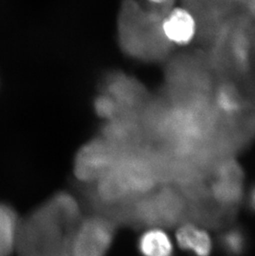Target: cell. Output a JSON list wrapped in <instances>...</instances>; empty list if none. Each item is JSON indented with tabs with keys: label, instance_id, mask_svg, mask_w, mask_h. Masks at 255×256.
<instances>
[{
	"label": "cell",
	"instance_id": "1",
	"mask_svg": "<svg viewBox=\"0 0 255 256\" xmlns=\"http://www.w3.org/2000/svg\"><path fill=\"white\" fill-rule=\"evenodd\" d=\"M48 200L20 219L15 253L18 256H60L73 230Z\"/></svg>",
	"mask_w": 255,
	"mask_h": 256
},
{
	"label": "cell",
	"instance_id": "2",
	"mask_svg": "<svg viewBox=\"0 0 255 256\" xmlns=\"http://www.w3.org/2000/svg\"><path fill=\"white\" fill-rule=\"evenodd\" d=\"M117 224L103 215L82 218L68 243L70 256H106L116 237Z\"/></svg>",
	"mask_w": 255,
	"mask_h": 256
},
{
	"label": "cell",
	"instance_id": "3",
	"mask_svg": "<svg viewBox=\"0 0 255 256\" xmlns=\"http://www.w3.org/2000/svg\"><path fill=\"white\" fill-rule=\"evenodd\" d=\"M118 157L100 146L86 148L77 156L74 174L84 184L97 182L116 164Z\"/></svg>",
	"mask_w": 255,
	"mask_h": 256
},
{
	"label": "cell",
	"instance_id": "4",
	"mask_svg": "<svg viewBox=\"0 0 255 256\" xmlns=\"http://www.w3.org/2000/svg\"><path fill=\"white\" fill-rule=\"evenodd\" d=\"M161 30L166 41L178 46L190 45L198 32L192 12L184 7L174 8L162 21Z\"/></svg>",
	"mask_w": 255,
	"mask_h": 256
},
{
	"label": "cell",
	"instance_id": "5",
	"mask_svg": "<svg viewBox=\"0 0 255 256\" xmlns=\"http://www.w3.org/2000/svg\"><path fill=\"white\" fill-rule=\"evenodd\" d=\"M176 242L180 249L195 256H210L213 242L209 233L194 224H183L176 232Z\"/></svg>",
	"mask_w": 255,
	"mask_h": 256
},
{
	"label": "cell",
	"instance_id": "6",
	"mask_svg": "<svg viewBox=\"0 0 255 256\" xmlns=\"http://www.w3.org/2000/svg\"><path fill=\"white\" fill-rule=\"evenodd\" d=\"M138 250L142 256H174L171 237L161 228H148L138 237Z\"/></svg>",
	"mask_w": 255,
	"mask_h": 256
},
{
	"label": "cell",
	"instance_id": "7",
	"mask_svg": "<svg viewBox=\"0 0 255 256\" xmlns=\"http://www.w3.org/2000/svg\"><path fill=\"white\" fill-rule=\"evenodd\" d=\"M20 219L11 206L0 203V256L15 253Z\"/></svg>",
	"mask_w": 255,
	"mask_h": 256
},
{
	"label": "cell",
	"instance_id": "8",
	"mask_svg": "<svg viewBox=\"0 0 255 256\" xmlns=\"http://www.w3.org/2000/svg\"><path fill=\"white\" fill-rule=\"evenodd\" d=\"M222 246L228 254L240 256L246 249V236L240 230H230L222 237Z\"/></svg>",
	"mask_w": 255,
	"mask_h": 256
},
{
	"label": "cell",
	"instance_id": "9",
	"mask_svg": "<svg viewBox=\"0 0 255 256\" xmlns=\"http://www.w3.org/2000/svg\"><path fill=\"white\" fill-rule=\"evenodd\" d=\"M248 205L255 212V186H254L248 195Z\"/></svg>",
	"mask_w": 255,
	"mask_h": 256
},
{
	"label": "cell",
	"instance_id": "10",
	"mask_svg": "<svg viewBox=\"0 0 255 256\" xmlns=\"http://www.w3.org/2000/svg\"><path fill=\"white\" fill-rule=\"evenodd\" d=\"M148 2H152L154 4L161 5L166 4L170 0H148Z\"/></svg>",
	"mask_w": 255,
	"mask_h": 256
},
{
	"label": "cell",
	"instance_id": "11",
	"mask_svg": "<svg viewBox=\"0 0 255 256\" xmlns=\"http://www.w3.org/2000/svg\"><path fill=\"white\" fill-rule=\"evenodd\" d=\"M60 256H70V252H69V250H68V246L66 249L65 252H63L62 254Z\"/></svg>",
	"mask_w": 255,
	"mask_h": 256
}]
</instances>
